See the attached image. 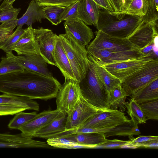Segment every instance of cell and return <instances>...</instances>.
Here are the masks:
<instances>
[{
	"instance_id": "obj_1",
	"label": "cell",
	"mask_w": 158,
	"mask_h": 158,
	"mask_svg": "<svg viewBox=\"0 0 158 158\" xmlns=\"http://www.w3.org/2000/svg\"><path fill=\"white\" fill-rule=\"evenodd\" d=\"M61 85L53 77L23 70L0 76V92L31 99L56 98Z\"/></svg>"
},
{
	"instance_id": "obj_2",
	"label": "cell",
	"mask_w": 158,
	"mask_h": 158,
	"mask_svg": "<svg viewBox=\"0 0 158 158\" xmlns=\"http://www.w3.org/2000/svg\"><path fill=\"white\" fill-rule=\"evenodd\" d=\"M143 22L141 17L126 14L119 19L107 11L101 9L99 12L97 28L111 36L126 39Z\"/></svg>"
},
{
	"instance_id": "obj_3",
	"label": "cell",
	"mask_w": 158,
	"mask_h": 158,
	"mask_svg": "<svg viewBox=\"0 0 158 158\" xmlns=\"http://www.w3.org/2000/svg\"><path fill=\"white\" fill-rule=\"evenodd\" d=\"M89 61L90 66L85 77L78 82L81 96L95 107L101 109L109 108V94Z\"/></svg>"
},
{
	"instance_id": "obj_4",
	"label": "cell",
	"mask_w": 158,
	"mask_h": 158,
	"mask_svg": "<svg viewBox=\"0 0 158 158\" xmlns=\"http://www.w3.org/2000/svg\"><path fill=\"white\" fill-rule=\"evenodd\" d=\"M69 61L76 81L78 82L85 77L90 66L85 47L69 32L58 35Z\"/></svg>"
},
{
	"instance_id": "obj_5",
	"label": "cell",
	"mask_w": 158,
	"mask_h": 158,
	"mask_svg": "<svg viewBox=\"0 0 158 158\" xmlns=\"http://www.w3.org/2000/svg\"><path fill=\"white\" fill-rule=\"evenodd\" d=\"M157 78H158V59H155L128 77L121 85L127 97H130Z\"/></svg>"
},
{
	"instance_id": "obj_6",
	"label": "cell",
	"mask_w": 158,
	"mask_h": 158,
	"mask_svg": "<svg viewBox=\"0 0 158 158\" xmlns=\"http://www.w3.org/2000/svg\"><path fill=\"white\" fill-rule=\"evenodd\" d=\"M131 120L123 112L118 110L107 108L91 117L80 127L107 129L130 122Z\"/></svg>"
},
{
	"instance_id": "obj_7",
	"label": "cell",
	"mask_w": 158,
	"mask_h": 158,
	"mask_svg": "<svg viewBox=\"0 0 158 158\" xmlns=\"http://www.w3.org/2000/svg\"><path fill=\"white\" fill-rule=\"evenodd\" d=\"M82 96L76 81L65 79L56 97L57 109L67 115L74 107Z\"/></svg>"
},
{
	"instance_id": "obj_8",
	"label": "cell",
	"mask_w": 158,
	"mask_h": 158,
	"mask_svg": "<svg viewBox=\"0 0 158 158\" xmlns=\"http://www.w3.org/2000/svg\"><path fill=\"white\" fill-rule=\"evenodd\" d=\"M155 59H158L149 56H143L121 62L101 65L118 78L122 83L128 77L145 66L151 61Z\"/></svg>"
},
{
	"instance_id": "obj_9",
	"label": "cell",
	"mask_w": 158,
	"mask_h": 158,
	"mask_svg": "<svg viewBox=\"0 0 158 158\" xmlns=\"http://www.w3.org/2000/svg\"><path fill=\"white\" fill-rule=\"evenodd\" d=\"M95 34V38L86 48L115 51L137 50L127 39L113 37L99 30Z\"/></svg>"
},
{
	"instance_id": "obj_10",
	"label": "cell",
	"mask_w": 158,
	"mask_h": 158,
	"mask_svg": "<svg viewBox=\"0 0 158 158\" xmlns=\"http://www.w3.org/2000/svg\"><path fill=\"white\" fill-rule=\"evenodd\" d=\"M103 110L93 106L81 96L73 109L67 115L65 130L80 127L89 118Z\"/></svg>"
},
{
	"instance_id": "obj_11",
	"label": "cell",
	"mask_w": 158,
	"mask_h": 158,
	"mask_svg": "<svg viewBox=\"0 0 158 158\" xmlns=\"http://www.w3.org/2000/svg\"><path fill=\"white\" fill-rule=\"evenodd\" d=\"M89 54L101 65L124 61L139 58L144 56L138 50L115 51L86 48Z\"/></svg>"
},
{
	"instance_id": "obj_12",
	"label": "cell",
	"mask_w": 158,
	"mask_h": 158,
	"mask_svg": "<svg viewBox=\"0 0 158 158\" xmlns=\"http://www.w3.org/2000/svg\"><path fill=\"white\" fill-rule=\"evenodd\" d=\"M38 44L40 54L47 64L56 66L54 58V51L57 35L51 30L42 27L34 29Z\"/></svg>"
},
{
	"instance_id": "obj_13",
	"label": "cell",
	"mask_w": 158,
	"mask_h": 158,
	"mask_svg": "<svg viewBox=\"0 0 158 158\" xmlns=\"http://www.w3.org/2000/svg\"><path fill=\"white\" fill-rule=\"evenodd\" d=\"M158 36V23L143 21L127 39L140 51L153 42Z\"/></svg>"
},
{
	"instance_id": "obj_14",
	"label": "cell",
	"mask_w": 158,
	"mask_h": 158,
	"mask_svg": "<svg viewBox=\"0 0 158 158\" xmlns=\"http://www.w3.org/2000/svg\"><path fill=\"white\" fill-rule=\"evenodd\" d=\"M65 114L56 109L44 110L26 123L19 130L24 137L32 138L36 132L54 119Z\"/></svg>"
},
{
	"instance_id": "obj_15",
	"label": "cell",
	"mask_w": 158,
	"mask_h": 158,
	"mask_svg": "<svg viewBox=\"0 0 158 158\" xmlns=\"http://www.w3.org/2000/svg\"><path fill=\"white\" fill-rule=\"evenodd\" d=\"M24 69L37 72L46 76L52 77L47 63L39 54L15 56L12 52L6 53Z\"/></svg>"
},
{
	"instance_id": "obj_16",
	"label": "cell",
	"mask_w": 158,
	"mask_h": 158,
	"mask_svg": "<svg viewBox=\"0 0 158 158\" xmlns=\"http://www.w3.org/2000/svg\"><path fill=\"white\" fill-rule=\"evenodd\" d=\"M47 142L24 137L20 134L12 135L0 133V148H49Z\"/></svg>"
},
{
	"instance_id": "obj_17",
	"label": "cell",
	"mask_w": 158,
	"mask_h": 158,
	"mask_svg": "<svg viewBox=\"0 0 158 158\" xmlns=\"http://www.w3.org/2000/svg\"><path fill=\"white\" fill-rule=\"evenodd\" d=\"M64 25L65 32L71 34L80 44L85 47L94 38L92 30L78 18L65 21Z\"/></svg>"
},
{
	"instance_id": "obj_18",
	"label": "cell",
	"mask_w": 158,
	"mask_h": 158,
	"mask_svg": "<svg viewBox=\"0 0 158 158\" xmlns=\"http://www.w3.org/2000/svg\"><path fill=\"white\" fill-rule=\"evenodd\" d=\"M12 51L18 55L39 54L38 44L35 38L34 28L32 26L24 29L21 37L13 46Z\"/></svg>"
},
{
	"instance_id": "obj_19",
	"label": "cell",
	"mask_w": 158,
	"mask_h": 158,
	"mask_svg": "<svg viewBox=\"0 0 158 158\" xmlns=\"http://www.w3.org/2000/svg\"><path fill=\"white\" fill-rule=\"evenodd\" d=\"M100 9L93 0H79L78 18L86 25L97 28Z\"/></svg>"
},
{
	"instance_id": "obj_20",
	"label": "cell",
	"mask_w": 158,
	"mask_h": 158,
	"mask_svg": "<svg viewBox=\"0 0 158 158\" xmlns=\"http://www.w3.org/2000/svg\"><path fill=\"white\" fill-rule=\"evenodd\" d=\"M53 56L56 67L59 69L65 80L70 79L76 81L60 39L58 35L56 39Z\"/></svg>"
},
{
	"instance_id": "obj_21",
	"label": "cell",
	"mask_w": 158,
	"mask_h": 158,
	"mask_svg": "<svg viewBox=\"0 0 158 158\" xmlns=\"http://www.w3.org/2000/svg\"><path fill=\"white\" fill-rule=\"evenodd\" d=\"M130 122L108 129H93L90 128V132L102 133L106 137L114 136H130L139 135L141 133L138 128V123L131 119Z\"/></svg>"
},
{
	"instance_id": "obj_22",
	"label": "cell",
	"mask_w": 158,
	"mask_h": 158,
	"mask_svg": "<svg viewBox=\"0 0 158 158\" xmlns=\"http://www.w3.org/2000/svg\"><path fill=\"white\" fill-rule=\"evenodd\" d=\"M64 137L77 143L90 146L95 148L98 145L106 142L108 139L102 133L91 132L79 133L67 135Z\"/></svg>"
},
{
	"instance_id": "obj_23",
	"label": "cell",
	"mask_w": 158,
	"mask_h": 158,
	"mask_svg": "<svg viewBox=\"0 0 158 158\" xmlns=\"http://www.w3.org/2000/svg\"><path fill=\"white\" fill-rule=\"evenodd\" d=\"M89 60L92 63L98 77L109 93L121 83V81L100 64L88 53Z\"/></svg>"
},
{
	"instance_id": "obj_24",
	"label": "cell",
	"mask_w": 158,
	"mask_h": 158,
	"mask_svg": "<svg viewBox=\"0 0 158 158\" xmlns=\"http://www.w3.org/2000/svg\"><path fill=\"white\" fill-rule=\"evenodd\" d=\"M46 19L42 9V6H39L34 0H31L25 13L16 20L17 26L26 24L28 27L32 26L34 23L42 22V19Z\"/></svg>"
},
{
	"instance_id": "obj_25",
	"label": "cell",
	"mask_w": 158,
	"mask_h": 158,
	"mask_svg": "<svg viewBox=\"0 0 158 158\" xmlns=\"http://www.w3.org/2000/svg\"><path fill=\"white\" fill-rule=\"evenodd\" d=\"M67 115L64 114L56 118L35 134L34 137L48 139L65 130Z\"/></svg>"
},
{
	"instance_id": "obj_26",
	"label": "cell",
	"mask_w": 158,
	"mask_h": 158,
	"mask_svg": "<svg viewBox=\"0 0 158 158\" xmlns=\"http://www.w3.org/2000/svg\"><path fill=\"white\" fill-rule=\"evenodd\" d=\"M130 97L139 104L158 99V78L141 88Z\"/></svg>"
},
{
	"instance_id": "obj_27",
	"label": "cell",
	"mask_w": 158,
	"mask_h": 158,
	"mask_svg": "<svg viewBox=\"0 0 158 158\" xmlns=\"http://www.w3.org/2000/svg\"><path fill=\"white\" fill-rule=\"evenodd\" d=\"M0 104H10L27 108L28 110L39 111V104L27 97L3 94L0 95Z\"/></svg>"
},
{
	"instance_id": "obj_28",
	"label": "cell",
	"mask_w": 158,
	"mask_h": 158,
	"mask_svg": "<svg viewBox=\"0 0 158 158\" xmlns=\"http://www.w3.org/2000/svg\"><path fill=\"white\" fill-rule=\"evenodd\" d=\"M121 84L109 93L108 104L109 108L115 110L119 108L120 111L123 112L126 110L127 96Z\"/></svg>"
},
{
	"instance_id": "obj_29",
	"label": "cell",
	"mask_w": 158,
	"mask_h": 158,
	"mask_svg": "<svg viewBox=\"0 0 158 158\" xmlns=\"http://www.w3.org/2000/svg\"><path fill=\"white\" fill-rule=\"evenodd\" d=\"M145 15L142 18L145 22L157 23L158 0H143Z\"/></svg>"
},
{
	"instance_id": "obj_30",
	"label": "cell",
	"mask_w": 158,
	"mask_h": 158,
	"mask_svg": "<svg viewBox=\"0 0 158 158\" xmlns=\"http://www.w3.org/2000/svg\"><path fill=\"white\" fill-rule=\"evenodd\" d=\"M125 106L127 113L131 119L136 121L139 124L146 123L147 120L139 104L133 99L131 98L129 102H126Z\"/></svg>"
},
{
	"instance_id": "obj_31",
	"label": "cell",
	"mask_w": 158,
	"mask_h": 158,
	"mask_svg": "<svg viewBox=\"0 0 158 158\" xmlns=\"http://www.w3.org/2000/svg\"><path fill=\"white\" fill-rule=\"evenodd\" d=\"M37 114L36 112L26 113L23 111L15 114L9 123L8 127L10 129L19 130L22 126L32 119Z\"/></svg>"
},
{
	"instance_id": "obj_32",
	"label": "cell",
	"mask_w": 158,
	"mask_h": 158,
	"mask_svg": "<svg viewBox=\"0 0 158 158\" xmlns=\"http://www.w3.org/2000/svg\"><path fill=\"white\" fill-rule=\"evenodd\" d=\"M65 8L53 6H42L46 19L55 25H57L61 22L60 16Z\"/></svg>"
},
{
	"instance_id": "obj_33",
	"label": "cell",
	"mask_w": 158,
	"mask_h": 158,
	"mask_svg": "<svg viewBox=\"0 0 158 158\" xmlns=\"http://www.w3.org/2000/svg\"><path fill=\"white\" fill-rule=\"evenodd\" d=\"M6 57L1 58L0 62V75L22 71L23 68L6 54Z\"/></svg>"
},
{
	"instance_id": "obj_34",
	"label": "cell",
	"mask_w": 158,
	"mask_h": 158,
	"mask_svg": "<svg viewBox=\"0 0 158 158\" xmlns=\"http://www.w3.org/2000/svg\"><path fill=\"white\" fill-rule=\"evenodd\" d=\"M23 26L22 25L17 26L15 31H13L5 41L0 44V49L6 53L12 52L13 46L23 32L24 29H23Z\"/></svg>"
},
{
	"instance_id": "obj_35",
	"label": "cell",
	"mask_w": 158,
	"mask_h": 158,
	"mask_svg": "<svg viewBox=\"0 0 158 158\" xmlns=\"http://www.w3.org/2000/svg\"><path fill=\"white\" fill-rule=\"evenodd\" d=\"M139 104L147 120H158V99Z\"/></svg>"
},
{
	"instance_id": "obj_36",
	"label": "cell",
	"mask_w": 158,
	"mask_h": 158,
	"mask_svg": "<svg viewBox=\"0 0 158 158\" xmlns=\"http://www.w3.org/2000/svg\"><path fill=\"white\" fill-rule=\"evenodd\" d=\"M123 14L142 18L145 15L143 0H132Z\"/></svg>"
},
{
	"instance_id": "obj_37",
	"label": "cell",
	"mask_w": 158,
	"mask_h": 158,
	"mask_svg": "<svg viewBox=\"0 0 158 158\" xmlns=\"http://www.w3.org/2000/svg\"><path fill=\"white\" fill-rule=\"evenodd\" d=\"M47 143L50 146L55 148L71 149L76 143L65 138L53 137L47 139Z\"/></svg>"
},
{
	"instance_id": "obj_38",
	"label": "cell",
	"mask_w": 158,
	"mask_h": 158,
	"mask_svg": "<svg viewBox=\"0 0 158 158\" xmlns=\"http://www.w3.org/2000/svg\"><path fill=\"white\" fill-rule=\"evenodd\" d=\"M16 20L3 23L0 25V44L4 42L13 32L17 26Z\"/></svg>"
},
{
	"instance_id": "obj_39",
	"label": "cell",
	"mask_w": 158,
	"mask_h": 158,
	"mask_svg": "<svg viewBox=\"0 0 158 158\" xmlns=\"http://www.w3.org/2000/svg\"><path fill=\"white\" fill-rule=\"evenodd\" d=\"M79 0L71 6L65 8L60 16L61 22L68 21L78 18V9Z\"/></svg>"
},
{
	"instance_id": "obj_40",
	"label": "cell",
	"mask_w": 158,
	"mask_h": 158,
	"mask_svg": "<svg viewBox=\"0 0 158 158\" xmlns=\"http://www.w3.org/2000/svg\"><path fill=\"white\" fill-rule=\"evenodd\" d=\"M79 0H34L39 6H53L66 8Z\"/></svg>"
},
{
	"instance_id": "obj_41",
	"label": "cell",
	"mask_w": 158,
	"mask_h": 158,
	"mask_svg": "<svg viewBox=\"0 0 158 158\" xmlns=\"http://www.w3.org/2000/svg\"><path fill=\"white\" fill-rule=\"evenodd\" d=\"M153 140H158V137L154 136H141L130 140L129 143L122 148H137L142 147L149 141Z\"/></svg>"
},
{
	"instance_id": "obj_42",
	"label": "cell",
	"mask_w": 158,
	"mask_h": 158,
	"mask_svg": "<svg viewBox=\"0 0 158 158\" xmlns=\"http://www.w3.org/2000/svg\"><path fill=\"white\" fill-rule=\"evenodd\" d=\"M132 0H108L116 14L117 17L120 19L123 13L128 7Z\"/></svg>"
},
{
	"instance_id": "obj_43",
	"label": "cell",
	"mask_w": 158,
	"mask_h": 158,
	"mask_svg": "<svg viewBox=\"0 0 158 158\" xmlns=\"http://www.w3.org/2000/svg\"><path fill=\"white\" fill-rule=\"evenodd\" d=\"M28 110L26 107L10 104H0V116L13 115Z\"/></svg>"
},
{
	"instance_id": "obj_44",
	"label": "cell",
	"mask_w": 158,
	"mask_h": 158,
	"mask_svg": "<svg viewBox=\"0 0 158 158\" xmlns=\"http://www.w3.org/2000/svg\"><path fill=\"white\" fill-rule=\"evenodd\" d=\"M130 140H122L117 139L108 140L104 143L97 145L95 148H122L128 144Z\"/></svg>"
},
{
	"instance_id": "obj_45",
	"label": "cell",
	"mask_w": 158,
	"mask_h": 158,
	"mask_svg": "<svg viewBox=\"0 0 158 158\" xmlns=\"http://www.w3.org/2000/svg\"><path fill=\"white\" fill-rule=\"evenodd\" d=\"M21 9L14 7L8 10L5 13L0 16V23H3L17 20L18 16Z\"/></svg>"
},
{
	"instance_id": "obj_46",
	"label": "cell",
	"mask_w": 158,
	"mask_h": 158,
	"mask_svg": "<svg viewBox=\"0 0 158 158\" xmlns=\"http://www.w3.org/2000/svg\"><path fill=\"white\" fill-rule=\"evenodd\" d=\"M157 40L158 37L153 42L140 51L145 56L158 59Z\"/></svg>"
},
{
	"instance_id": "obj_47",
	"label": "cell",
	"mask_w": 158,
	"mask_h": 158,
	"mask_svg": "<svg viewBox=\"0 0 158 158\" xmlns=\"http://www.w3.org/2000/svg\"><path fill=\"white\" fill-rule=\"evenodd\" d=\"M101 9L105 10L110 14L117 16L116 13L108 0H93Z\"/></svg>"
},
{
	"instance_id": "obj_48",
	"label": "cell",
	"mask_w": 158,
	"mask_h": 158,
	"mask_svg": "<svg viewBox=\"0 0 158 158\" xmlns=\"http://www.w3.org/2000/svg\"><path fill=\"white\" fill-rule=\"evenodd\" d=\"M16 0H4L0 6V10H6L13 7V4Z\"/></svg>"
},
{
	"instance_id": "obj_49",
	"label": "cell",
	"mask_w": 158,
	"mask_h": 158,
	"mask_svg": "<svg viewBox=\"0 0 158 158\" xmlns=\"http://www.w3.org/2000/svg\"><path fill=\"white\" fill-rule=\"evenodd\" d=\"M7 10H0V16L5 13Z\"/></svg>"
},
{
	"instance_id": "obj_50",
	"label": "cell",
	"mask_w": 158,
	"mask_h": 158,
	"mask_svg": "<svg viewBox=\"0 0 158 158\" xmlns=\"http://www.w3.org/2000/svg\"><path fill=\"white\" fill-rule=\"evenodd\" d=\"M2 0H0V2H1Z\"/></svg>"
}]
</instances>
